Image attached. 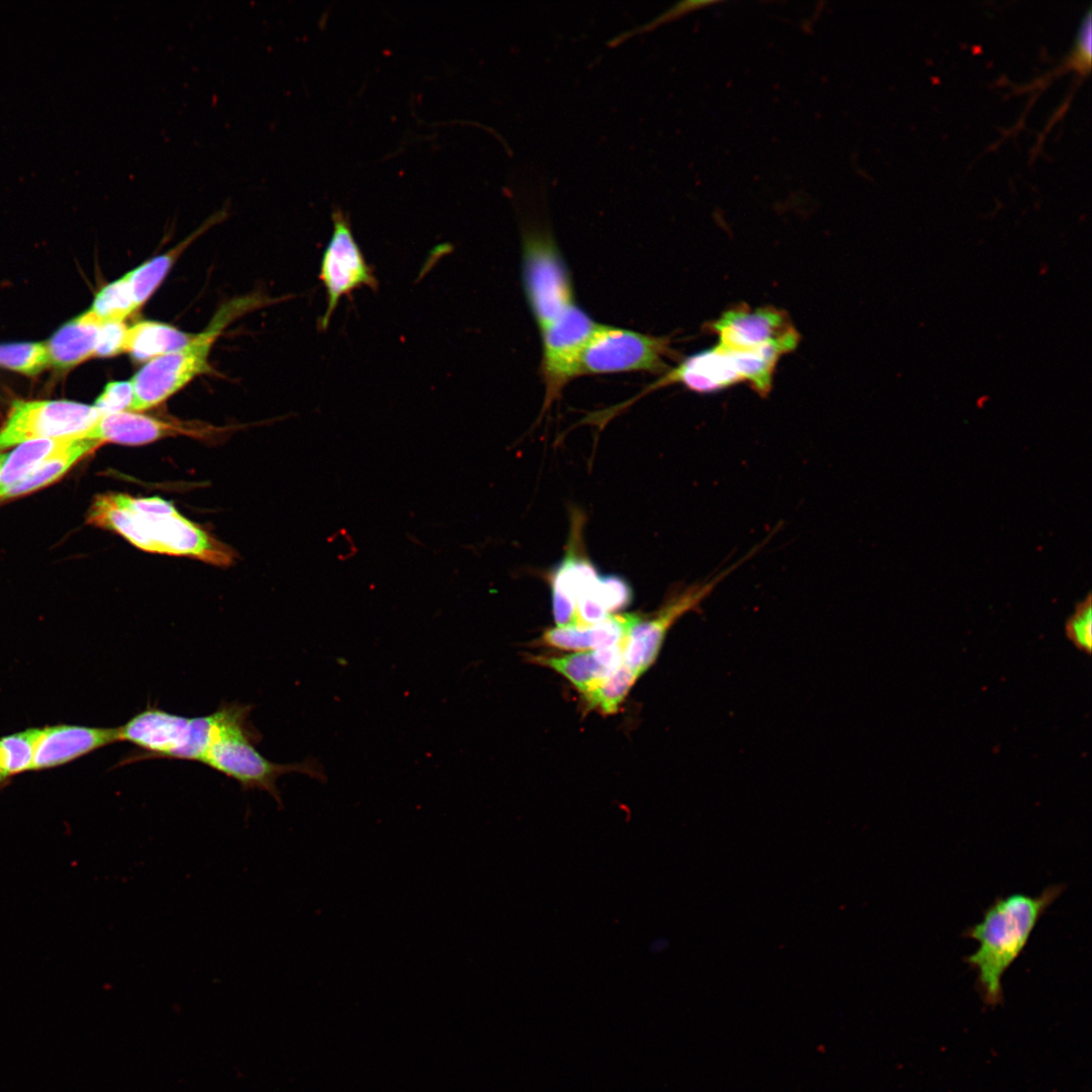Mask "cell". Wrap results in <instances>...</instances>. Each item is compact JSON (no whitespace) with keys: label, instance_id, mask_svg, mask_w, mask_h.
Returning a JSON list of instances; mask_svg holds the SVG:
<instances>
[{"label":"cell","instance_id":"obj_7","mask_svg":"<svg viewBox=\"0 0 1092 1092\" xmlns=\"http://www.w3.org/2000/svg\"><path fill=\"white\" fill-rule=\"evenodd\" d=\"M229 316L228 310L221 311L188 345L148 361L130 379L133 398L127 412L141 413L158 405L209 370L208 354Z\"/></svg>","mask_w":1092,"mask_h":1092},{"label":"cell","instance_id":"obj_30","mask_svg":"<svg viewBox=\"0 0 1092 1092\" xmlns=\"http://www.w3.org/2000/svg\"><path fill=\"white\" fill-rule=\"evenodd\" d=\"M133 398L130 380L111 381L96 398L94 406L102 414H114L129 411Z\"/></svg>","mask_w":1092,"mask_h":1092},{"label":"cell","instance_id":"obj_3","mask_svg":"<svg viewBox=\"0 0 1092 1092\" xmlns=\"http://www.w3.org/2000/svg\"><path fill=\"white\" fill-rule=\"evenodd\" d=\"M228 715V703L221 704L214 713L200 717L176 715L148 705L117 727L118 742L135 746V750L119 764L146 759L202 763L210 746L220 735Z\"/></svg>","mask_w":1092,"mask_h":1092},{"label":"cell","instance_id":"obj_16","mask_svg":"<svg viewBox=\"0 0 1092 1092\" xmlns=\"http://www.w3.org/2000/svg\"><path fill=\"white\" fill-rule=\"evenodd\" d=\"M115 742H118L117 727L58 725L39 729L31 769L67 763Z\"/></svg>","mask_w":1092,"mask_h":1092},{"label":"cell","instance_id":"obj_28","mask_svg":"<svg viewBox=\"0 0 1092 1092\" xmlns=\"http://www.w3.org/2000/svg\"><path fill=\"white\" fill-rule=\"evenodd\" d=\"M588 593L608 615L628 607L633 598L628 581L617 574L599 575Z\"/></svg>","mask_w":1092,"mask_h":1092},{"label":"cell","instance_id":"obj_18","mask_svg":"<svg viewBox=\"0 0 1092 1092\" xmlns=\"http://www.w3.org/2000/svg\"><path fill=\"white\" fill-rule=\"evenodd\" d=\"M624 645L579 651L559 657L535 656L533 661L562 674L584 694L622 664Z\"/></svg>","mask_w":1092,"mask_h":1092},{"label":"cell","instance_id":"obj_32","mask_svg":"<svg viewBox=\"0 0 1092 1092\" xmlns=\"http://www.w3.org/2000/svg\"><path fill=\"white\" fill-rule=\"evenodd\" d=\"M1091 9L1083 17L1080 24L1073 55L1070 58L1072 65L1078 72L1086 74L1090 70L1092 56V22Z\"/></svg>","mask_w":1092,"mask_h":1092},{"label":"cell","instance_id":"obj_29","mask_svg":"<svg viewBox=\"0 0 1092 1092\" xmlns=\"http://www.w3.org/2000/svg\"><path fill=\"white\" fill-rule=\"evenodd\" d=\"M1092 599L1089 593L1076 604L1074 613L1065 623L1067 639L1081 652L1090 655L1092 650Z\"/></svg>","mask_w":1092,"mask_h":1092},{"label":"cell","instance_id":"obj_20","mask_svg":"<svg viewBox=\"0 0 1092 1092\" xmlns=\"http://www.w3.org/2000/svg\"><path fill=\"white\" fill-rule=\"evenodd\" d=\"M101 445L98 441L89 439L85 435L77 437L66 449L47 459L1 492L0 503L30 493L55 482L74 464L94 452Z\"/></svg>","mask_w":1092,"mask_h":1092},{"label":"cell","instance_id":"obj_27","mask_svg":"<svg viewBox=\"0 0 1092 1092\" xmlns=\"http://www.w3.org/2000/svg\"><path fill=\"white\" fill-rule=\"evenodd\" d=\"M50 365L46 343L0 344V366L33 376Z\"/></svg>","mask_w":1092,"mask_h":1092},{"label":"cell","instance_id":"obj_11","mask_svg":"<svg viewBox=\"0 0 1092 1092\" xmlns=\"http://www.w3.org/2000/svg\"><path fill=\"white\" fill-rule=\"evenodd\" d=\"M333 233L323 253L318 278L327 295L320 329L326 331L340 300L362 287L374 291L378 280L356 242L348 216L338 208L332 212Z\"/></svg>","mask_w":1092,"mask_h":1092},{"label":"cell","instance_id":"obj_8","mask_svg":"<svg viewBox=\"0 0 1092 1092\" xmlns=\"http://www.w3.org/2000/svg\"><path fill=\"white\" fill-rule=\"evenodd\" d=\"M670 341L622 328L599 325L580 361V375L631 371L662 372L672 354Z\"/></svg>","mask_w":1092,"mask_h":1092},{"label":"cell","instance_id":"obj_5","mask_svg":"<svg viewBox=\"0 0 1092 1092\" xmlns=\"http://www.w3.org/2000/svg\"><path fill=\"white\" fill-rule=\"evenodd\" d=\"M777 362L762 354L741 352L718 345L684 359L645 392L669 384L680 383L701 393L713 392L747 382L760 396H766L772 385Z\"/></svg>","mask_w":1092,"mask_h":1092},{"label":"cell","instance_id":"obj_19","mask_svg":"<svg viewBox=\"0 0 1092 1092\" xmlns=\"http://www.w3.org/2000/svg\"><path fill=\"white\" fill-rule=\"evenodd\" d=\"M102 324L89 309L65 324L46 343L50 365L68 370L94 356Z\"/></svg>","mask_w":1092,"mask_h":1092},{"label":"cell","instance_id":"obj_6","mask_svg":"<svg viewBox=\"0 0 1092 1092\" xmlns=\"http://www.w3.org/2000/svg\"><path fill=\"white\" fill-rule=\"evenodd\" d=\"M523 278L540 330L574 304L570 276L552 236L534 224L524 228Z\"/></svg>","mask_w":1092,"mask_h":1092},{"label":"cell","instance_id":"obj_22","mask_svg":"<svg viewBox=\"0 0 1092 1092\" xmlns=\"http://www.w3.org/2000/svg\"><path fill=\"white\" fill-rule=\"evenodd\" d=\"M77 437L79 436L36 439L21 443L5 457L0 468V493L47 459L66 449Z\"/></svg>","mask_w":1092,"mask_h":1092},{"label":"cell","instance_id":"obj_15","mask_svg":"<svg viewBox=\"0 0 1092 1092\" xmlns=\"http://www.w3.org/2000/svg\"><path fill=\"white\" fill-rule=\"evenodd\" d=\"M218 428L198 422L163 421L141 413L119 412L103 415L86 437L104 443L145 445L159 439L185 435L194 438L217 436Z\"/></svg>","mask_w":1092,"mask_h":1092},{"label":"cell","instance_id":"obj_17","mask_svg":"<svg viewBox=\"0 0 1092 1092\" xmlns=\"http://www.w3.org/2000/svg\"><path fill=\"white\" fill-rule=\"evenodd\" d=\"M640 616L610 615L588 626H563L548 629L542 637L544 644L564 650H589L625 644L632 627Z\"/></svg>","mask_w":1092,"mask_h":1092},{"label":"cell","instance_id":"obj_25","mask_svg":"<svg viewBox=\"0 0 1092 1092\" xmlns=\"http://www.w3.org/2000/svg\"><path fill=\"white\" fill-rule=\"evenodd\" d=\"M639 677L634 670L622 662L611 675L582 695L590 708H599L605 714H613Z\"/></svg>","mask_w":1092,"mask_h":1092},{"label":"cell","instance_id":"obj_2","mask_svg":"<svg viewBox=\"0 0 1092 1092\" xmlns=\"http://www.w3.org/2000/svg\"><path fill=\"white\" fill-rule=\"evenodd\" d=\"M87 522L121 535L147 552L188 556L219 566L235 558L233 549L183 517L173 505L161 512L145 513L120 505L114 493L98 494L89 508Z\"/></svg>","mask_w":1092,"mask_h":1092},{"label":"cell","instance_id":"obj_14","mask_svg":"<svg viewBox=\"0 0 1092 1092\" xmlns=\"http://www.w3.org/2000/svg\"><path fill=\"white\" fill-rule=\"evenodd\" d=\"M571 531L563 558L550 572L554 620L558 627L576 626V601L600 575L582 544L583 518L573 512Z\"/></svg>","mask_w":1092,"mask_h":1092},{"label":"cell","instance_id":"obj_24","mask_svg":"<svg viewBox=\"0 0 1092 1092\" xmlns=\"http://www.w3.org/2000/svg\"><path fill=\"white\" fill-rule=\"evenodd\" d=\"M39 729L0 738V788L16 774L31 769Z\"/></svg>","mask_w":1092,"mask_h":1092},{"label":"cell","instance_id":"obj_21","mask_svg":"<svg viewBox=\"0 0 1092 1092\" xmlns=\"http://www.w3.org/2000/svg\"><path fill=\"white\" fill-rule=\"evenodd\" d=\"M195 336L164 323L140 322L128 327L124 352L135 361L148 362L185 347Z\"/></svg>","mask_w":1092,"mask_h":1092},{"label":"cell","instance_id":"obj_13","mask_svg":"<svg viewBox=\"0 0 1092 1092\" xmlns=\"http://www.w3.org/2000/svg\"><path fill=\"white\" fill-rule=\"evenodd\" d=\"M743 560L709 580L673 592L646 620L640 616L623 647V662L641 676L655 661L671 626L686 613L695 611L716 585Z\"/></svg>","mask_w":1092,"mask_h":1092},{"label":"cell","instance_id":"obj_1","mask_svg":"<svg viewBox=\"0 0 1092 1092\" xmlns=\"http://www.w3.org/2000/svg\"><path fill=\"white\" fill-rule=\"evenodd\" d=\"M1064 889V885H1052L1038 896L1014 893L997 897L984 911L983 919L965 930L964 937L978 942L977 950L964 961L977 973L976 986L985 1004L996 1006L1003 1001L1004 974Z\"/></svg>","mask_w":1092,"mask_h":1092},{"label":"cell","instance_id":"obj_12","mask_svg":"<svg viewBox=\"0 0 1092 1092\" xmlns=\"http://www.w3.org/2000/svg\"><path fill=\"white\" fill-rule=\"evenodd\" d=\"M597 324L583 309L572 304L542 333V375L546 388L543 412L551 405L564 386L580 375L583 350Z\"/></svg>","mask_w":1092,"mask_h":1092},{"label":"cell","instance_id":"obj_9","mask_svg":"<svg viewBox=\"0 0 1092 1092\" xmlns=\"http://www.w3.org/2000/svg\"><path fill=\"white\" fill-rule=\"evenodd\" d=\"M718 336L717 345L742 352L775 353L784 356L796 349L800 335L789 314L774 306L752 309L740 303L708 324Z\"/></svg>","mask_w":1092,"mask_h":1092},{"label":"cell","instance_id":"obj_23","mask_svg":"<svg viewBox=\"0 0 1092 1092\" xmlns=\"http://www.w3.org/2000/svg\"><path fill=\"white\" fill-rule=\"evenodd\" d=\"M204 230L205 226L203 225L197 234ZM197 234H193L170 252L154 258L125 274L136 309L149 299L169 272L180 252L186 248L189 242L195 239Z\"/></svg>","mask_w":1092,"mask_h":1092},{"label":"cell","instance_id":"obj_33","mask_svg":"<svg viewBox=\"0 0 1092 1092\" xmlns=\"http://www.w3.org/2000/svg\"><path fill=\"white\" fill-rule=\"evenodd\" d=\"M6 455L0 453V468L5 460Z\"/></svg>","mask_w":1092,"mask_h":1092},{"label":"cell","instance_id":"obj_10","mask_svg":"<svg viewBox=\"0 0 1092 1092\" xmlns=\"http://www.w3.org/2000/svg\"><path fill=\"white\" fill-rule=\"evenodd\" d=\"M103 415L71 400H16L0 430V450L30 440L85 435Z\"/></svg>","mask_w":1092,"mask_h":1092},{"label":"cell","instance_id":"obj_4","mask_svg":"<svg viewBox=\"0 0 1092 1092\" xmlns=\"http://www.w3.org/2000/svg\"><path fill=\"white\" fill-rule=\"evenodd\" d=\"M228 721L207 751L202 763L235 780L244 790L269 793L281 806L277 780L284 774L300 772L322 783L327 781L323 764L315 758L302 762L276 763L256 748L261 735L252 725V706L233 703Z\"/></svg>","mask_w":1092,"mask_h":1092},{"label":"cell","instance_id":"obj_26","mask_svg":"<svg viewBox=\"0 0 1092 1092\" xmlns=\"http://www.w3.org/2000/svg\"><path fill=\"white\" fill-rule=\"evenodd\" d=\"M89 310L102 323L123 322L135 311L126 275L103 287Z\"/></svg>","mask_w":1092,"mask_h":1092},{"label":"cell","instance_id":"obj_31","mask_svg":"<svg viewBox=\"0 0 1092 1092\" xmlns=\"http://www.w3.org/2000/svg\"><path fill=\"white\" fill-rule=\"evenodd\" d=\"M128 327L123 322H105L101 325L95 354L96 357H112L124 352Z\"/></svg>","mask_w":1092,"mask_h":1092}]
</instances>
